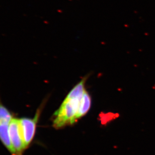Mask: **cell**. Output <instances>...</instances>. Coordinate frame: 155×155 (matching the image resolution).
<instances>
[{
    "label": "cell",
    "instance_id": "2",
    "mask_svg": "<svg viewBox=\"0 0 155 155\" xmlns=\"http://www.w3.org/2000/svg\"><path fill=\"white\" fill-rule=\"evenodd\" d=\"M45 103H42L41 105L38 108L34 117H23L19 119L25 149L29 146L34 139L38 119Z\"/></svg>",
    "mask_w": 155,
    "mask_h": 155
},
{
    "label": "cell",
    "instance_id": "5",
    "mask_svg": "<svg viewBox=\"0 0 155 155\" xmlns=\"http://www.w3.org/2000/svg\"><path fill=\"white\" fill-rule=\"evenodd\" d=\"M91 105V96L89 93L86 90L84 93L81 101L79 111L77 115V119L78 120L81 118L86 115L89 111Z\"/></svg>",
    "mask_w": 155,
    "mask_h": 155
},
{
    "label": "cell",
    "instance_id": "1",
    "mask_svg": "<svg viewBox=\"0 0 155 155\" xmlns=\"http://www.w3.org/2000/svg\"><path fill=\"white\" fill-rule=\"evenodd\" d=\"M83 96L77 97L68 94L60 108L53 115L52 124L55 129L73 125L77 122V115Z\"/></svg>",
    "mask_w": 155,
    "mask_h": 155
},
{
    "label": "cell",
    "instance_id": "4",
    "mask_svg": "<svg viewBox=\"0 0 155 155\" xmlns=\"http://www.w3.org/2000/svg\"><path fill=\"white\" fill-rule=\"evenodd\" d=\"M9 125L8 124H0V140L11 154L14 155V153L9 134Z\"/></svg>",
    "mask_w": 155,
    "mask_h": 155
},
{
    "label": "cell",
    "instance_id": "6",
    "mask_svg": "<svg viewBox=\"0 0 155 155\" xmlns=\"http://www.w3.org/2000/svg\"><path fill=\"white\" fill-rule=\"evenodd\" d=\"M13 118L10 111L0 102V124H9Z\"/></svg>",
    "mask_w": 155,
    "mask_h": 155
},
{
    "label": "cell",
    "instance_id": "3",
    "mask_svg": "<svg viewBox=\"0 0 155 155\" xmlns=\"http://www.w3.org/2000/svg\"><path fill=\"white\" fill-rule=\"evenodd\" d=\"M9 134L14 150V155H22L26 149L23 139L19 121L14 117L9 125Z\"/></svg>",
    "mask_w": 155,
    "mask_h": 155
}]
</instances>
